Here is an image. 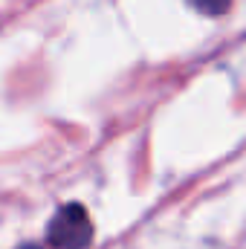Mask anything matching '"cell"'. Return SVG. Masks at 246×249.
Returning <instances> with one entry per match:
<instances>
[{
	"label": "cell",
	"mask_w": 246,
	"mask_h": 249,
	"mask_svg": "<svg viewBox=\"0 0 246 249\" xmlns=\"http://www.w3.org/2000/svg\"><path fill=\"white\" fill-rule=\"evenodd\" d=\"M47 238L58 249H84L93 241V220H90L87 209L78 203H70V206L58 209L55 217L50 220Z\"/></svg>",
	"instance_id": "obj_1"
},
{
	"label": "cell",
	"mask_w": 246,
	"mask_h": 249,
	"mask_svg": "<svg viewBox=\"0 0 246 249\" xmlns=\"http://www.w3.org/2000/svg\"><path fill=\"white\" fill-rule=\"evenodd\" d=\"M20 249H41V247H35V244H26V247H20Z\"/></svg>",
	"instance_id": "obj_3"
},
{
	"label": "cell",
	"mask_w": 246,
	"mask_h": 249,
	"mask_svg": "<svg viewBox=\"0 0 246 249\" xmlns=\"http://www.w3.org/2000/svg\"><path fill=\"white\" fill-rule=\"evenodd\" d=\"M197 12H203V15H220V12H226L229 9V3L232 0H188Z\"/></svg>",
	"instance_id": "obj_2"
}]
</instances>
